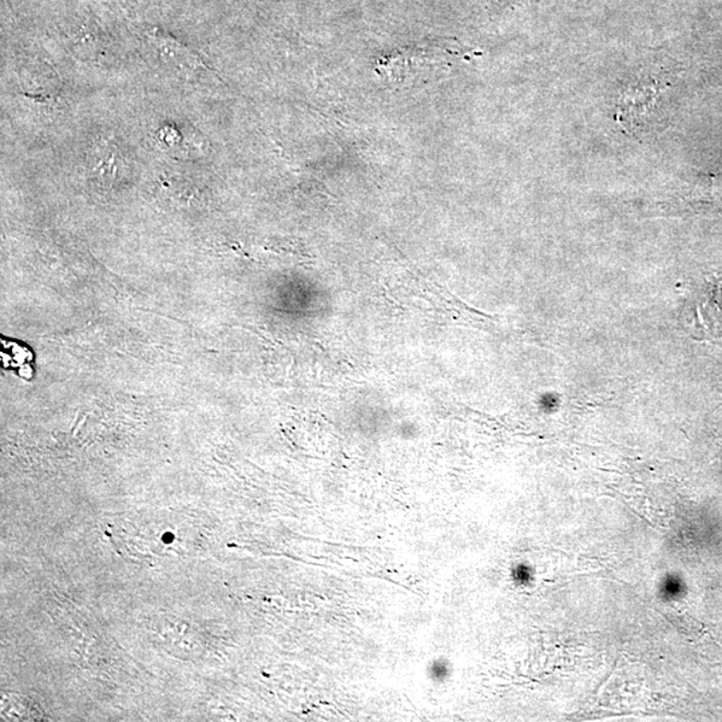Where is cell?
Wrapping results in <instances>:
<instances>
[{
    "mask_svg": "<svg viewBox=\"0 0 722 722\" xmlns=\"http://www.w3.org/2000/svg\"><path fill=\"white\" fill-rule=\"evenodd\" d=\"M143 32L149 42L156 47L162 61L186 76L195 75L199 70H210L203 58L189 47L182 45L172 35L156 26H144Z\"/></svg>",
    "mask_w": 722,
    "mask_h": 722,
    "instance_id": "cell-1",
    "label": "cell"
},
{
    "mask_svg": "<svg viewBox=\"0 0 722 722\" xmlns=\"http://www.w3.org/2000/svg\"><path fill=\"white\" fill-rule=\"evenodd\" d=\"M2 714L5 720L26 721L39 719L40 712L27 698L13 696L3 698Z\"/></svg>",
    "mask_w": 722,
    "mask_h": 722,
    "instance_id": "cell-2",
    "label": "cell"
}]
</instances>
